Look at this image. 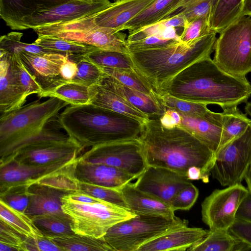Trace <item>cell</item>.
I'll return each instance as SVG.
<instances>
[{"mask_svg":"<svg viewBox=\"0 0 251 251\" xmlns=\"http://www.w3.org/2000/svg\"><path fill=\"white\" fill-rule=\"evenodd\" d=\"M161 99L166 109H173L185 114L202 116L210 111L206 104L181 100L168 94L162 95Z\"/></svg>","mask_w":251,"mask_h":251,"instance_id":"43","label":"cell"},{"mask_svg":"<svg viewBox=\"0 0 251 251\" xmlns=\"http://www.w3.org/2000/svg\"><path fill=\"white\" fill-rule=\"evenodd\" d=\"M15 63L19 80L26 97H27L33 94H40L43 91V89L35 80L16 54Z\"/></svg>","mask_w":251,"mask_h":251,"instance_id":"48","label":"cell"},{"mask_svg":"<svg viewBox=\"0 0 251 251\" xmlns=\"http://www.w3.org/2000/svg\"><path fill=\"white\" fill-rule=\"evenodd\" d=\"M109 0H69L36 11L22 20L23 29L65 23L94 15L108 7Z\"/></svg>","mask_w":251,"mask_h":251,"instance_id":"13","label":"cell"},{"mask_svg":"<svg viewBox=\"0 0 251 251\" xmlns=\"http://www.w3.org/2000/svg\"><path fill=\"white\" fill-rule=\"evenodd\" d=\"M82 56L99 67L134 70L135 68L129 53L96 48Z\"/></svg>","mask_w":251,"mask_h":251,"instance_id":"37","label":"cell"},{"mask_svg":"<svg viewBox=\"0 0 251 251\" xmlns=\"http://www.w3.org/2000/svg\"><path fill=\"white\" fill-rule=\"evenodd\" d=\"M223 127L219 149L236 138L251 125V119L240 111L237 106L223 109Z\"/></svg>","mask_w":251,"mask_h":251,"instance_id":"32","label":"cell"},{"mask_svg":"<svg viewBox=\"0 0 251 251\" xmlns=\"http://www.w3.org/2000/svg\"><path fill=\"white\" fill-rule=\"evenodd\" d=\"M77 70L76 64L68 58L61 67V76L65 80H71L75 75Z\"/></svg>","mask_w":251,"mask_h":251,"instance_id":"53","label":"cell"},{"mask_svg":"<svg viewBox=\"0 0 251 251\" xmlns=\"http://www.w3.org/2000/svg\"><path fill=\"white\" fill-rule=\"evenodd\" d=\"M0 220L25 237L36 238L43 235L31 217L12 208L1 200H0Z\"/></svg>","mask_w":251,"mask_h":251,"instance_id":"33","label":"cell"},{"mask_svg":"<svg viewBox=\"0 0 251 251\" xmlns=\"http://www.w3.org/2000/svg\"><path fill=\"white\" fill-rule=\"evenodd\" d=\"M118 0H114L115 1H118Z\"/></svg>","mask_w":251,"mask_h":251,"instance_id":"58","label":"cell"},{"mask_svg":"<svg viewBox=\"0 0 251 251\" xmlns=\"http://www.w3.org/2000/svg\"><path fill=\"white\" fill-rule=\"evenodd\" d=\"M25 237L0 220V251H25Z\"/></svg>","mask_w":251,"mask_h":251,"instance_id":"45","label":"cell"},{"mask_svg":"<svg viewBox=\"0 0 251 251\" xmlns=\"http://www.w3.org/2000/svg\"><path fill=\"white\" fill-rule=\"evenodd\" d=\"M244 0H218L210 16L213 31L220 33L228 25L241 17Z\"/></svg>","mask_w":251,"mask_h":251,"instance_id":"34","label":"cell"},{"mask_svg":"<svg viewBox=\"0 0 251 251\" xmlns=\"http://www.w3.org/2000/svg\"><path fill=\"white\" fill-rule=\"evenodd\" d=\"M29 202L25 213L32 217L50 213H63L61 198L67 192L37 183L28 188Z\"/></svg>","mask_w":251,"mask_h":251,"instance_id":"25","label":"cell"},{"mask_svg":"<svg viewBox=\"0 0 251 251\" xmlns=\"http://www.w3.org/2000/svg\"><path fill=\"white\" fill-rule=\"evenodd\" d=\"M60 126L83 148L138 138L143 124L91 103L67 106L59 114Z\"/></svg>","mask_w":251,"mask_h":251,"instance_id":"3","label":"cell"},{"mask_svg":"<svg viewBox=\"0 0 251 251\" xmlns=\"http://www.w3.org/2000/svg\"><path fill=\"white\" fill-rule=\"evenodd\" d=\"M199 194L198 189L190 182L176 195L170 205L174 211L189 210L196 202Z\"/></svg>","mask_w":251,"mask_h":251,"instance_id":"47","label":"cell"},{"mask_svg":"<svg viewBox=\"0 0 251 251\" xmlns=\"http://www.w3.org/2000/svg\"><path fill=\"white\" fill-rule=\"evenodd\" d=\"M77 157L66 158L43 165H26L14 160L0 165V192L14 186H29L43 176L72 163Z\"/></svg>","mask_w":251,"mask_h":251,"instance_id":"16","label":"cell"},{"mask_svg":"<svg viewBox=\"0 0 251 251\" xmlns=\"http://www.w3.org/2000/svg\"><path fill=\"white\" fill-rule=\"evenodd\" d=\"M154 0H120L94 16L96 24L117 31L124 30L125 25L150 5Z\"/></svg>","mask_w":251,"mask_h":251,"instance_id":"22","label":"cell"},{"mask_svg":"<svg viewBox=\"0 0 251 251\" xmlns=\"http://www.w3.org/2000/svg\"><path fill=\"white\" fill-rule=\"evenodd\" d=\"M69 104L52 97L44 101L38 100L0 114V159L24 141L41 132L58 118L59 111Z\"/></svg>","mask_w":251,"mask_h":251,"instance_id":"5","label":"cell"},{"mask_svg":"<svg viewBox=\"0 0 251 251\" xmlns=\"http://www.w3.org/2000/svg\"><path fill=\"white\" fill-rule=\"evenodd\" d=\"M208 230L182 226L171 230L140 247L137 251H187Z\"/></svg>","mask_w":251,"mask_h":251,"instance_id":"21","label":"cell"},{"mask_svg":"<svg viewBox=\"0 0 251 251\" xmlns=\"http://www.w3.org/2000/svg\"><path fill=\"white\" fill-rule=\"evenodd\" d=\"M218 0H182L180 8L173 15L178 13H182L185 19L186 22L208 15L211 16Z\"/></svg>","mask_w":251,"mask_h":251,"instance_id":"42","label":"cell"},{"mask_svg":"<svg viewBox=\"0 0 251 251\" xmlns=\"http://www.w3.org/2000/svg\"><path fill=\"white\" fill-rule=\"evenodd\" d=\"M35 225L46 236H60L74 232L70 217L64 212L50 213L31 217Z\"/></svg>","mask_w":251,"mask_h":251,"instance_id":"36","label":"cell"},{"mask_svg":"<svg viewBox=\"0 0 251 251\" xmlns=\"http://www.w3.org/2000/svg\"><path fill=\"white\" fill-rule=\"evenodd\" d=\"M251 246L228 230L209 229L188 251H248Z\"/></svg>","mask_w":251,"mask_h":251,"instance_id":"29","label":"cell"},{"mask_svg":"<svg viewBox=\"0 0 251 251\" xmlns=\"http://www.w3.org/2000/svg\"><path fill=\"white\" fill-rule=\"evenodd\" d=\"M34 43L65 56L85 54L97 47L47 35H38Z\"/></svg>","mask_w":251,"mask_h":251,"instance_id":"38","label":"cell"},{"mask_svg":"<svg viewBox=\"0 0 251 251\" xmlns=\"http://www.w3.org/2000/svg\"><path fill=\"white\" fill-rule=\"evenodd\" d=\"M245 180L247 184V188L249 191L251 193V166L246 176Z\"/></svg>","mask_w":251,"mask_h":251,"instance_id":"56","label":"cell"},{"mask_svg":"<svg viewBox=\"0 0 251 251\" xmlns=\"http://www.w3.org/2000/svg\"><path fill=\"white\" fill-rule=\"evenodd\" d=\"M182 0H154L124 26L129 34L154 24L172 15L181 6Z\"/></svg>","mask_w":251,"mask_h":251,"instance_id":"28","label":"cell"},{"mask_svg":"<svg viewBox=\"0 0 251 251\" xmlns=\"http://www.w3.org/2000/svg\"><path fill=\"white\" fill-rule=\"evenodd\" d=\"M236 219L251 222V193L249 191L238 208Z\"/></svg>","mask_w":251,"mask_h":251,"instance_id":"52","label":"cell"},{"mask_svg":"<svg viewBox=\"0 0 251 251\" xmlns=\"http://www.w3.org/2000/svg\"><path fill=\"white\" fill-rule=\"evenodd\" d=\"M159 118H150L139 136L147 165L168 169L189 180L208 183L215 153L186 129L165 127Z\"/></svg>","mask_w":251,"mask_h":251,"instance_id":"1","label":"cell"},{"mask_svg":"<svg viewBox=\"0 0 251 251\" xmlns=\"http://www.w3.org/2000/svg\"><path fill=\"white\" fill-rule=\"evenodd\" d=\"M190 182L173 171L148 165L133 184L140 191L170 205L176 195Z\"/></svg>","mask_w":251,"mask_h":251,"instance_id":"15","label":"cell"},{"mask_svg":"<svg viewBox=\"0 0 251 251\" xmlns=\"http://www.w3.org/2000/svg\"><path fill=\"white\" fill-rule=\"evenodd\" d=\"M228 231L251 246V222L236 219Z\"/></svg>","mask_w":251,"mask_h":251,"instance_id":"51","label":"cell"},{"mask_svg":"<svg viewBox=\"0 0 251 251\" xmlns=\"http://www.w3.org/2000/svg\"><path fill=\"white\" fill-rule=\"evenodd\" d=\"M245 106V111L247 114L251 117V101L247 102Z\"/></svg>","mask_w":251,"mask_h":251,"instance_id":"57","label":"cell"},{"mask_svg":"<svg viewBox=\"0 0 251 251\" xmlns=\"http://www.w3.org/2000/svg\"><path fill=\"white\" fill-rule=\"evenodd\" d=\"M100 68L103 74L116 79L125 86L151 97L162 104L159 95L136 69Z\"/></svg>","mask_w":251,"mask_h":251,"instance_id":"35","label":"cell"},{"mask_svg":"<svg viewBox=\"0 0 251 251\" xmlns=\"http://www.w3.org/2000/svg\"><path fill=\"white\" fill-rule=\"evenodd\" d=\"M96 14L33 30L38 35L60 38L103 50L129 53L126 34L97 25L94 19Z\"/></svg>","mask_w":251,"mask_h":251,"instance_id":"9","label":"cell"},{"mask_svg":"<svg viewBox=\"0 0 251 251\" xmlns=\"http://www.w3.org/2000/svg\"><path fill=\"white\" fill-rule=\"evenodd\" d=\"M188 222L178 217L136 215L112 226L103 236L114 251H137L148 242Z\"/></svg>","mask_w":251,"mask_h":251,"instance_id":"7","label":"cell"},{"mask_svg":"<svg viewBox=\"0 0 251 251\" xmlns=\"http://www.w3.org/2000/svg\"><path fill=\"white\" fill-rule=\"evenodd\" d=\"M90 103L134 118L142 124L150 117L119 95L100 84L89 86Z\"/></svg>","mask_w":251,"mask_h":251,"instance_id":"27","label":"cell"},{"mask_svg":"<svg viewBox=\"0 0 251 251\" xmlns=\"http://www.w3.org/2000/svg\"><path fill=\"white\" fill-rule=\"evenodd\" d=\"M49 237L61 251H114L103 237L97 238L73 233Z\"/></svg>","mask_w":251,"mask_h":251,"instance_id":"31","label":"cell"},{"mask_svg":"<svg viewBox=\"0 0 251 251\" xmlns=\"http://www.w3.org/2000/svg\"><path fill=\"white\" fill-rule=\"evenodd\" d=\"M219 33L213 60L226 73L246 77L251 72V17L239 18Z\"/></svg>","mask_w":251,"mask_h":251,"instance_id":"8","label":"cell"},{"mask_svg":"<svg viewBox=\"0 0 251 251\" xmlns=\"http://www.w3.org/2000/svg\"><path fill=\"white\" fill-rule=\"evenodd\" d=\"M23 33L11 32L0 36V49L8 52L24 51L34 54L57 53L55 51L35 44L25 43L21 41Z\"/></svg>","mask_w":251,"mask_h":251,"instance_id":"40","label":"cell"},{"mask_svg":"<svg viewBox=\"0 0 251 251\" xmlns=\"http://www.w3.org/2000/svg\"><path fill=\"white\" fill-rule=\"evenodd\" d=\"M246 16L251 17V0H244V1L241 17Z\"/></svg>","mask_w":251,"mask_h":251,"instance_id":"55","label":"cell"},{"mask_svg":"<svg viewBox=\"0 0 251 251\" xmlns=\"http://www.w3.org/2000/svg\"><path fill=\"white\" fill-rule=\"evenodd\" d=\"M43 90L63 79L61 68L68 56L58 53L38 54L24 51L14 52Z\"/></svg>","mask_w":251,"mask_h":251,"instance_id":"18","label":"cell"},{"mask_svg":"<svg viewBox=\"0 0 251 251\" xmlns=\"http://www.w3.org/2000/svg\"><path fill=\"white\" fill-rule=\"evenodd\" d=\"M180 41L175 38H167L160 35H153L144 39L127 43L129 51L154 49L167 46Z\"/></svg>","mask_w":251,"mask_h":251,"instance_id":"49","label":"cell"},{"mask_svg":"<svg viewBox=\"0 0 251 251\" xmlns=\"http://www.w3.org/2000/svg\"><path fill=\"white\" fill-rule=\"evenodd\" d=\"M128 209L136 215L176 217L170 205L137 189L129 182L120 189Z\"/></svg>","mask_w":251,"mask_h":251,"instance_id":"23","label":"cell"},{"mask_svg":"<svg viewBox=\"0 0 251 251\" xmlns=\"http://www.w3.org/2000/svg\"><path fill=\"white\" fill-rule=\"evenodd\" d=\"M164 94L224 109L248 102L251 84L246 77L222 70L209 56L176 75L162 88L160 98Z\"/></svg>","mask_w":251,"mask_h":251,"instance_id":"2","label":"cell"},{"mask_svg":"<svg viewBox=\"0 0 251 251\" xmlns=\"http://www.w3.org/2000/svg\"><path fill=\"white\" fill-rule=\"evenodd\" d=\"M251 166V125L217 151L211 174L221 186H232L241 184Z\"/></svg>","mask_w":251,"mask_h":251,"instance_id":"10","label":"cell"},{"mask_svg":"<svg viewBox=\"0 0 251 251\" xmlns=\"http://www.w3.org/2000/svg\"><path fill=\"white\" fill-rule=\"evenodd\" d=\"M26 98L19 80L15 54L0 49V114L21 107Z\"/></svg>","mask_w":251,"mask_h":251,"instance_id":"17","label":"cell"},{"mask_svg":"<svg viewBox=\"0 0 251 251\" xmlns=\"http://www.w3.org/2000/svg\"><path fill=\"white\" fill-rule=\"evenodd\" d=\"M99 84L125 99L150 118L160 117L167 110L161 103L151 97L125 86L108 75L103 74Z\"/></svg>","mask_w":251,"mask_h":251,"instance_id":"26","label":"cell"},{"mask_svg":"<svg viewBox=\"0 0 251 251\" xmlns=\"http://www.w3.org/2000/svg\"><path fill=\"white\" fill-rule=\"evenodd\" d=\"M216 34L212 32L189 44L179 41L157 48L129 51V53L135 69L160 96L162 88L176 75L210 56Z\"/></svg>","mask_w":251,"mask_h":251,"instance_id":"4","label":"cell"},{"mask_svg":"<svg viewBox=\"0 0 251 251\" xmlns=\"http://www.w3.org/2000/svg\"><path fill=\"white\" fill-rule=\"evenodd\" d=\"M25 251H61L47 236L43 235L36 238L25 237Z\"/></svg>","mask_w":251,"mask_h":251,"instance_id":"50","label":"cell"},{"mask_svg":"<svg viewBox=\"0 0 251 251\" xmlns=\"http://www.w3.org/2000/svg\"><path fill=\"white\" fill-rule=\"evenodd\" d=\"M210 15H208L186 22L179 36L180 41L189 44L214 32L210 27Z\"/></svg>","mask_w":251,"mask_h":251,"instance_id":"44","label":"cell"},{"mask_svg":"<svg viewBox=\"0 0 251 251\" xmlns=\"http://www.w3.org/2000/svg\"><path fill=\"white\" fill-rule=\"evenodd\" d=\"M77 191L128 209L120 189L102 186L78 180Z\"/></svg>","mask_w":251,"mask_h":251,"instance_id":"41","label":"cell"},{"mask_svg":"<svg viewBox=\"0 0 251 251\" xmlns=\"http://www.w3.org/2000/svg\"><path fill=\"white\" fill-rule=\"evenodd\" d=\"M28 186L17 185L0 192V200L12 208L25 212L29 202Z\"/></svg>","mask_w":251,"mask_h":251,"instance_id":"46","label":"cell"},{"mask_svg":"<svg viewBox=\"0 0 251 251\" xmlns=\"http://www.w3.org/2000/svg\"><path fill=\"white\" fill-rule=\"evenodd\" d=\"M89 88V86L62 79L37 95L40 98L56 97L73 105L86 104L90 103Z\"/></svg>","mask_w":251,"mask_h":251,"instance_id":"30","label":"cell"},{"mask_svg":"<svg viewBox=\"0 0 251 251\" xmlns=\"http://www.w3.org/2000/svg\"><path fill=\"white\" fill-rule=\"evenodd\" d=\"M248 193V188L241 184L214 190L201 203L202 221L209 229L228 230Z\"/></svg>","mask_w":251,"mask_h":251,"instance_id":"12","label":"cell"},{"mask_svg":"<svg viewBox=\"0 0 251 251\" xmlns=\"http://www.w3.org/2000/svg\"><path fill=\"white\" fill-rule=\"evenodd\" d=\"M75 175L79 181L117 189L136 178L117 167L84 162L78 157Z\"/></svg>","mask_w":251,"mask_h":251,"instance_id":"20","label":"cell"},{"mask_svg":"<svg viewBox=\"0 0 251 251\" xmlns=\"http://www.w3.org/2000/svg\"><path fill=\"white\" fill-rule=\"evenodd\" d=\"M63 212L72 220V229L76 234L103 237L115 225L136 215L130 210L102 200L86 203L72 199L69 194L61 198Z\"/></svg>","mask_w":251,"mask_h":251,"instance_id":"6","label":"cell"},{"mask_svg":"<svg viewBox=\"0 0 251 251\" xmlns=\"http://www.w3.org/2000/svg\"><path fill=\"white\" fill-rule=\"evenodd\" d=\"M78 159L117 167L136 178L148 166L139 137L93 146Z\"/></svg>","mask_w":251,"mask_h":251,"instance_id":"11","label":"cell"},{"mask_svg":"<svg viewBox=\"0 0 251 251\" xmlns=\"http://www.w3.org/2000/svg\"><path fill=\"white\" fill-rule=\"evenodd\" d=\"M178 112L180 120L177 126L189 131L216 153L220 148L221 140L223 112L218 113L210 111L202 116Z\"/></svg>","mask_w":251,"mask_h":251,"instance_id":"19","label":"cell"},{"mask_svg":"<svg viewBox=\"0 0 251 251\" xmlns=\"http://www.w3.org/2000/svg\"><path fill=\"white\" fill-rule=\"evenodd\" d=\"M68 58L77 66V72L70 81L88 86L99 84L103 76L100 67L86 59L82 54L69 55Z\"/></svg>","mask_w":251,"mask_h":251,"instance_id":"39","label":"cell"},{"mask_svg":"<svg viewBox=\"0 0 251 251\" xmlns=\"http://www.w3.org/2000/svg\"><path fill=\"white\" fill-rule=\"evenodd\" d=\"M69 196L73 200L86 203L99 202L102 200L91 196L86 193L76 191L69 194Z\"/></svg>","mask_w":251,"mask_h":251,"instance_id":"54","label":"cell"},{"mask_svg":"<svg viewBox=\"0 0 251 251\" xmlns=\"http://www.w3.org/2000/svg\"><path fill=\"white\" fill-rule=\"evenodd\" d=\"M69 0H0V17L12 30H22L23 19L37 10Z\"/></svg>","mask_w":251,"mask_h":251,"instance_id":"24","label":"cell"},{"mask_svg":"<svg viewBox=\"0 0 251 251\" xmlns=\"http://www.w3.org/2000/svg\"><path fill=\"white\" fill-rule=\"evenodd\" d=\"M83 149L71 138L67 140H42L25 146L0 160V165L11 160L26 165L50 164L66 158L77 157Z\"/></svg>","mask_w":251,"mask_h":251,"instance_id":"14","label":"cell"}]
</instances>
